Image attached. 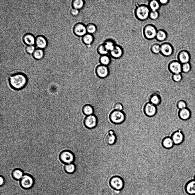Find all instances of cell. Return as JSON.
<instances>
[{"mask_svg":"<svg viewBox=\"0 0 195 195\" xmlns=\"http://www.w3.org/2000/svg\"><path fill=\"white\" fill-rule=\"evenodd\" d=\"M160 46V53L163 56L168 57L173 54V47L170 43L164 42L161 44Z\"/></svg>","mask_w":195,"mask_h":195,"instance_id":"cell-10","label":"cell"},{"mask_svg":"<svg viewBox=\"0 0 195 195\" xmlns=\"http://www.w3.org/2000/svg\"><path fill=\"white\" fill-rule=\"evenodd\" d=\"M117 137L113 130H110L106 135L105 138V142L108 145H113L115 143Z\"/></svg>","mask_w":195,"mask_h":195,"instance_id":"cell-17","label":"cell"},{"mask_svg":"<svg viewBox=\"0 0 195 195\" xmlns=\"http://www.w3.org/2000/svg\"><path fill=\"white\" fill-rule=\"evenodd\" d=\"M177 108L179 110H181L186 108L187 105L185 102L182 100L179 101L177 103Z\"/></svg>","mask_w":195,"mask_h":195,"instance_id":"cell-41","label":"cell"},{"mask_svg":"<svg viewBox=\"0 0 195 195\" xmlns=\"http://www.w3.org/2000/svg\"><path fill=\"white\" fill-rule=\"evenodd\" d=\"M109 52L112 58L115 59H118L122 56L124 51L121 46L116 44L113 49Z\"/></svg>","mask_w":195,"mask_h":195,"instance_id":"cell-15","label":"cell"},{"mask_svg":"<svg viewBox=\"0 0 195 195\" xmlns=\"http://www.w3.org/2000/svg\"><path fill=\"white\" fill-rule=\"evenodd\" d=\"M160 45L157 43L153 44L150 48L151 51L154 54H158L160 53Z\"/></svg>","mask_w":195,"mask_h":195,"instance_id":"cell-36","label":"cell"},{"mask_svg":"<svg viewBox=\"0 0 195 195\" xmlns=\"http://www.w3.org/2000/svg\"><path fill=\"white\" fill-rule=\"evenodd\" d=\"M114 110L123 111L124 109V106L123 104L120 102H117L115 103L113 106Z\"/></svg>","mask_w":195,"mask_h":195,"instance_id":"cell-40","label":"cell"},{"mask_svg":"<svg viewBox=\"0 0 195 195\" xmlns=\"http://www.w3.org/2000/svg\"><path fill=\"white\" fill-rule=\"evenodd\" d=\"M109 119L110 122L115 124H120L125 120L126 115L123 111L114 110L110 114Z\"/></svg>","mask_w":195,"mask_h":195,"instance_id":"cell-4","label":"cell"},{"mask_svg":"<svg viewBox=\"0 0 195 195\" xmlns=\"http://www.w3.org/2000/svg\"><path fill=\"white\" fill-rule=\"evenodd\" d=\"M160 5H165L167 4L169 2L168 0H163L158 1Z\"/></svg>","mask_w":195,"mask_h":195,"instance_id":"cell-44","label":"cell"},{"mask_svg":"<svg viewBox=\"0 0 195 195\" xmlns=\"http://www.w3.org/2000/svg\"><path fill=\"white\" fill-rule=\"evenodd\" d=\"M161 101L160 96L156 93L152 94L149 98V102L156 106L160 104Z\"/></svg>","mask_w":195,"mask_h":195,"instance_id":"cell-20","label":"cell"},{"mask_svg":"<svg viewBox=\"0 0 195 195\" xmlns=\"http://www.w3.org/2000/svg\"><path fill=\"white\" fill-rule=\"evenodd\" d=\"M159 16V14L158 11H150L149 17L151 20H154L158 19Z\"/></svg>","mask_w":195,"mask_h":195,"instance_id":"cell-38","label":"cell"},{"mask_svg":"<svg viewBox=\"0 0 195 195\" xmlns=\"http://www.w3.org/2000/svg\"><path fill=\"white\" fill-rule=\"evenodd\" d=\"M194 180H195V175L194 177Z\"/></svg>","mask_w":195,"mask_h":195,"instance_id":"cell-46","label":"cell"},{"mask_svg":"<svg viewBox=\"0 0 195 195\" xmlns=\"http://www.w3.org/2000/svg\"><path fill=\"white\" fill-rule=\"evenodd\" d=\"M84 4V1L82 0H74L72 3L73 8L79 10L83 7Z\"/></svg>","mask_w":195,"mask_h":195,"instance_id":"cell-31","label":"cell"},{"mask_svg":"<svg viewBox=\"0 0 195 195\" xmlns=\"http://www.w3.org/2000/svg\"><path fill=\"white\" fill-rule=\"evenodd\" d=\"M144 114L147 116L152 117L155 116L157 113V106L150 102L146 103L143 108Z\"/></svg>","mask_w":195,"mask_h":195,"instance_id":"cell-12","label":"cell"},{"mask_svg":"<svg viewBox=\"0 0 195 195\" xmlns=\"http://www.w3.org/2000/svg\"><path fill=\"white\" fill-rule=\"evenodd\" d=\"M59 158L61 163L66 164L73 163L75 161V157L72 151L68 149H65L60 152Z\"/></svg>","mask_w":195,"mask_h":195,"instance_id":"cell-3","label":"cell"},{"mask_svg":"<svg viewBox=\"0 0 195 195\" xmlns=\"http://www.w3.org/2000/svg\"><path fill=\"white\" fill-rule=\"evenodd\" d=\"M98 53L101 55H107L109 52L103 43L99 45L97 49Z\"/></svg>","mask_w":195,"mask_h":195,"instance_id":"cell-35","label":"cell"},{"mask_svg":"<svg viewBox=\"0 0 195 195\" xmlns=\"http://www.w3.org/2000/svg\"><path fill=\"white\" fill-rule=\"evenodd\" d=\"M191 69V65L189 62L182 64V72L183 73H186L189 72L190 71Z\"/></svg>","mask_w":195,"mask_h":195,"instance_id":"cell-37","label":"cell"},{"mask_svg":"<svg viewBox=\"0 0 195 195\" xmlns=\"http://www.w3.org/2000/svg\"><path fill=\"white\" fill-rule=\"evenodd\" d=\"M82 112L86 116L93 114L94 113V109L93 107L90 104H86L83 107Z\"/></svg>","mask_w":195,"mask_h":195,"instance_id":"cell-24","label":"cell"},{"mask_svg":"<svg viewBox=\"0 0 195 195\" xmlns=\"http://www.w3.org/2000/svg\"><path fill=\"white\" fill-rule=\"evenodd\" d=\"M150 10L148 6L145 4H140L135 8L134 14L135 17L138 20L144 21L149 18Z\"/></svg>","mask_w":195,"mask_h":195,"instance_id":"cell-2","label":"cell"},{"mask_svg":"<svg viewBox=\"0 0 195 195\" xmlns=\"http://www.w3.org/2000/svg\"><path fill=\"white\" fill-rule=\"evenodd\" d=\"M182 64L176 60L169 62L168 65L169 71L172 74L181 73L182 72Z\"/></svg>","mask_w":195,"mask_h":195,"instance_id":"cell-9","label":"cell"},{"mask_svg":"<svg viewBox=\"0 0 195 195\" xmlns=\"http://www.w3.org/2000/svg\"><path fill=\"white\" fill-rule=\"evenodd\" d=\"M5 183V180L4 178L2 176H1L0 177V186L3 185Z\"/></svg>","mask_w":195,"mask_h":195,"instance_id":"cell-45","label":"cell"},{"mask_svg":"<svg viewBox=\"0 0 195 195\" xmlns=\"http://www.w3.org/2000/svg\"><path fill=\"white\" fill-rule=\"evenodd\" d=\"M160 5L158 1L153 0L149 1L148 6L150 11H158Z\"/></svg>","mask_w":195,"mask_h":195,"instance_id":"cell-29","label":"cell"},{"mask_svg":"<svg viewBox=\"0 0 195 195\" xmlns=\"http://www.w3.org/2000/svg\"><path fill=\"white\" fill-rule=\"evenodd\" d=\"M100 64L107 66L110 65L111 62V59L107 55H101L99 58Z\"/></svg>","mask_w":195,"mask_h":195,"instance_id":"cell-30","label":"cell"},{"mask_svg":"<svg viewBox=\"0 0 195 195\" xmlns=\"http://www.w3.org/2000/svg\"><path fill=\"white\" fill-rule=\"evenodd\" d=\"M63 169L65 172L67 173L71 174L75 171L76 166L73 163L65 164Z\"/></svg>","mask_w":195,"mask_h":195,"instance_id":"cell-28","label":"cell"},{"mask_svg":"<svg viewBox=\"0 0 195 195\" xmlns=\"http://www.w3.org/2000/svg\"><path fill=\"white\" fill-rule=\"evenodd\" d=\"M167 37V33L164 30L160 29L157 30L155 37L156 39L159 42L165 41Z\"/></svg>","mask_w":195,"mask_h":195,"instance_id":"cell-21","label":"cell"},{"mask_svg":"<svg viewBox=\"0 0 195 195\" xmlns=\"http://www.w3.org/2000/svg\"><path fill=\"white\" fill-rule=\"evenodd\" d=\"M172 79L174 82L178 83L181 81L182 77L181 73L172 74Z\"/></svg>","mask_w":195,"mask_h":195,"instance_id":"cell-39","label":"cell"},{"mask_svg":"<svg viewBox=\"0 0 195 195\" xmlns=\"http://www.w3.org/2000/svg\"><path fill=\"white\" fill-rule=\"evenodd\" d=\"M177 59L182 64L188 63L190 59V54L187 50H181L177 55Z\"/></svg>","mask_w":195,"mask_h":195,"instance_id":"cell-14","label":"cell"},{"mask_svg":"<svg viewBox=\"0 0 195 195\" xmlns=\"http://www.w3.org/2000/svg\"><path fill=\"white\" fill-rule=\"evenodd\" d=\"M191 115L190 110L187 108L180 110L178 112V115L180 118L184 120L188 119Z\"/></svg>","mask_w":195,"mask_h":195,"instance_id":"cell-22","label":"cell"},{"mask_svg":"<svg viewBox=\"0 0 195 195\" xmlns=\"http://www.w3.org/2000/svg\"><path fill=\"white\" fill-rule=\"evenodd\" d=\"M95 71L97 77L101 79L106 78L109 73V69L108 66L101 64L96 67Z\"/></svg>","mask_w":195,"mask_h":195,"instance_id":"cell-11","label":"cell"},{"mask_svg":"<svg viewBox=\"0 0 195 195\" xmlns=\"http://www.w3.org/2000/svg\"><path fill=\"white\" fill-rule=\"evenodd\" d=\"M157 30L156 27L152 24H148L144 27L143 33L146 39L151 40L155 38Z\"/></svg>","mask_w":195,"mask_h":195,"instance_id":"cell-6","label":"cell"},{"mask_svg":"<svg viewBox=\"0 0 195 195\" xmlns=\"http://www.w3.org/2000/svg\"><path fill=\"white\" fill-rule=\"evenodd\" d=\"M35 43L38 47L40 49H42L46 47L47 42L45 37L42 35H39L36 38Z\"/></svg>","mask_w":195,"mask_h":195,"instance_id":"cell-19","label":"cell"},{"mask_svg":"<svg viewBox=\"0 0 195 195\" xmlns=\"http://www.w3.org/2000/svg\"><path fill=\"white\" fill-rule=\"evenodd\" d=\"M24 174L23 170L19 168H16L12 172L11 176L13 178L17 180H20Z\"/></svg>","mask_w":195,"mask_h":195,"instance_id":"cell-23","label":"cell"},{"mask_svg":"<svg viewBox=\"0 0 195 195\" xmlns=\"http://www.w3.org/2000/svg\"><path fill=\"white\" fill-rule=\"evenodd\" d=\"M185 190L187 193L190 195L195 194V180L188 181L185 186Z\"/></svg>","mask_w":195,"mask_h":195,"instance_id":"cell-18","label":"cell"},{"mask_svg":"<svg viewBox=\"0 0 195 195\" xmlns=\"http://www.w3.org/2000/svg\"><path fill=\"white\" fill-rule=\"evenodd\" d=\"M73 31L74 34L79 37H82L87 33L86 25L81 23L76 24L74 26Z\"/></svg>","mask_w":195,"mask_h":195,"instance_id":"cell-13","label":"cell"},{"mask_svg":"<svg viewBox=\"0 0 195 195\" xmlns=\"http://www.w3.org/2000/svg\"><path fill=\"white\" fill-rule=\"evenodd\" d=\"M83 43L87 45L92 44L94 41V37L93 34L87 33L82 37Z\"/></svg>","mask_w":195,"mask_h":195,"instance_id":"cell-26","label":"cell"},{"mask_svg":"<svg viewBox=\"0 0 195 195\" xmlns=\"http://www.w3.org/2000/svg\"><path fill=\"white\" fill-rule=\"evenodd\" d=\"M35 47L33 45H28L26 48V51L29 53H33L35 50Z\"/></svg>","mask_w":195,"mask_h":195,"instance_id":"cell-42","label":"cell"},{"mask_svg":"<svg viewBox=\"0 0 195 195\" xmlns=\"http://www.w3.org/2000/svg\"><path fill=\"white\" fill-rule=\"evenodd\" d=\"M43 55V51L42 49H40L35 50L33 53V57L37 60H39L42 59Z\"/></svg>","mask_w":195,"mask_h":195,"instance_id":"cell-34","label":"cell"},{"mask_svg":"<svg viewBox=\"0 0 195 195\" xmlns=\"http://www.w3.org/2000/svg\"><path fill=\"white\" fill-rule=\"evenodd\" d=\"M28 78L26 73L20 70L11 71L8 75L7 81L9 87L15 91L21 90L27 85Z\"/></svg>","mask_w":195,"mask_h":195,"instance_id":"cell-1","label":"cell"},{"mask_svg":"<svg viewBox=\"0 0 195 195\" xmlns=\"http://www.w3.org/2000/svg\"><path fill=\"white\" fill-rule=\"evenodd\" d=\"M79 10L73 8L71 9L70 11L71 14L74 16L77 15L79 14Z\"/></svg>","mask_w":195,"mask_h":195,"instance_id":"cell-43","label":"cell"},{"mask_svg":"<svg viewBox=\"0 0 195 195\" xmlns=\"http://www.w3.org/2000/svg\"><path fill=\"white\" fill-rule=\"evenodd\" d=\"M171 138L174 144L178 145L181 144L184 141V136L182 132L180 129L174 132L172 135Z\"/></svg>","mask_w":195,"mask_h":195,"instance_id":"cell-16","label":"cell"},{"mask_svg":"<svg viewBox=\"0 0 195 195\" xmlns=\"http://www.w3.org/2000/svg\"><path fill=\"white\" fill-rule=\"evenodd\" d=\"M162 144L163 146L167 149L172 148L174 145L172 138L170 136H167L163 140Z\"/></svg>","mask_w":195,"mask_h":195,"instance_id":"cell-27","label":"cell"},{"mask_svg":"<svg viewBox=\"0 0 195 195\" xmlns=\"http://www.w3.org/2000/svg\"><path fill=\"white\" fill-rule=\"evenodd\" d=\"M98 118L94 114L86 116L84 120L85 126L89 129H92L97 126L98 124Z\"/></svg>","mask_w":195,"mask_h":195,"instance_id":"cell-8","label":"cell"},{"mask_svg":"<svg viewBox=\"0 0 195 195\" xmlns=\"http://www.w3.org/2000/svg\"><path fill=\"white\" fill-rule=\"evenodd\" d=\"M103 43L109 52L113 49L116 45L115 41L111 39L106 40Z\"/></svg>","mask_w":195,"mask_h":195,"instance_id":"cell-32","label":"cell"},{"mask_svg":"<svg viewBox=\"0 0 195 195\" xmlns=\"http://www.w3.org/2000/svg\"><path fill=\"white\" fill-rule=\"evenodd\" d=\"M21 187L25 189H29L33 186L34 179L33 177L29 174H25L19 180Z\"/></svg>","mask_w":195,"mask_h":195,"instance_id":"cell-7","label":"cell"},{"mask_svg":"<svg viewBox=\"0 0 195 195\" xmlns=\"http://www.w3.org/2000/svg\"><path fill=\"white\" fill-rule=\"evenodd\" d=\"M87 33H88L93 34L95 33L97 30V27L96 25L93 23H89L86 25Z\"/></svg>","mask_w":195,"mask_h":195,"instance_id":"cell-33","label":"cell"},{"mask_svg":"<svg viewBox=\"0 0 195 195\" xmlns=\"http://www.w3.org/2000/svg\"><path fill=\"white\" fill-rule=\"evenodd\" d=\"M35 39L34 36L30 33L25 34L23 37L24 42L28 45H33L35 43Z\"/></svg>","mask_w":195,"mask_h":195,"instance_id":"cell-25","label":"cell"},{"mask_svg":"<svg viewBox=\"0 0 195 195\" xmlns=\"http://www.w3.org/2000/svg\"><path fill=\"white\" fill-rule=\"evenodd\" d=\"M125 182L123 179L120 176H114L112 177L110 180L109 184L113 189L119 191L122 190L125 185Z\"/></svg>","mask_w":195,"mask_h":195,"instance_id":"cell-5","label":"cell"}]
</instances>
